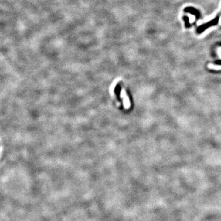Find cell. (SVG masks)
<instances>
[{"instance_id": "1", "label": "cell", "mask_w": 221, "mask_h": 221, "mask_svg": "<svg viewBox=\"0 0 221 221\" xmlns=\"http://www.w3.org/2000/svg\"><path fill=\"white\" fill-rule=\"evenodd\" d=\"M219 15H217V17H216L214 19H212V20L204 23L203 25L200 26L199 27H198V29L197 30V32L200 34L203 33V32H205L206 29H208V28L212 26H215L216 25L218 24L219 23Z\"/></svg>"}, {"instance_id": "5", "label": "cell", "mask_w": 221, "mask_h": 221, "mask_svg": "<svg viewBox=\"0 0 221 221\" xmlns=\"http://www.w3.org/2000/svg\"><path fill=\"white\" fill-rule=\"evenodd\" d=\"M183 19L185 22V26L186 28H189L190 27V24L189 23V18L187 16H184L183 17Z\"/></svg>"}, {"instance_id": "3", "label": "cell", "mask_w": 221, "mask_h": 221, "mask_svg": "<svg viewBox=\"0 0 221 221\" xmlns=\"http://www.w3.org/2000/svg\"><path fill=\"white\" fill-rule=\"evenodd\" d=\"M185 12H189L192 15H194L196 17V19H199L200 17V12L193 7H187L184 9Z\"/></svg>"}, {"instance_id": "4", "label": "cell", "mask_w": 221, "mask_h": 221, "mask_svg": "<svg viewBox=\"0 0 221 221\" xmlns=\"http://www.w3.org/2000/svg\"><path fill=\"white\" fill-rule=\"evenodd\" d=\"M120 80H121V79H120V78H117V79H116L114 80V82H113V83L112 84V85L110 86V89H109V91H110L111 90H113L112 93H110V94H111L112 95H113V93H114V88H115V86H116L117 83V82H118Z\"/></svg>"}, {"instance_id": "2", "label": "cell", "mask_w": 221, "mask_h": 221, "mask_svg": "<svg viewBox=\"0 0 221 221\" xmlns=\"http://www.w3.org/2000/svg\"><path fill=\"white\" fill-rule=\"evenodd\" d=\"M121 97L123 100V104L124 107L127 109H129L130 107V101L128 98V97L127 95V93L124 89H122L121 92Z\"/></svg>"}]
</instances>
